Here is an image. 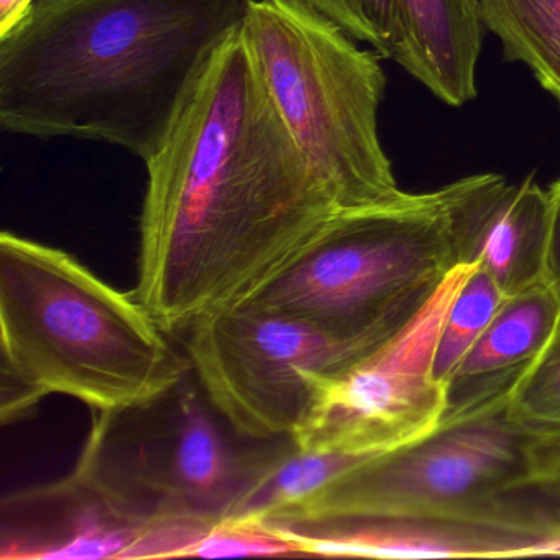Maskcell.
<instances>
[{
  "label": "cell",
  "mask_w": 560,
  "mask_h": 560,
  "mask_svg": "<svg viewBox=\"0 0 560 560\" xmlns=\"http://www.w3.org/2000/svg\"><path fill=\"white\" fill-rule=\"evenodd\" d=\"M145 165L133 296L170 336L245 300L346 212L294 142L241 25Z\"/></svg>",
  "instance_id": "cell-1"
},
{
  "label": "cell",
  "mask_w": 560,
  "mask_h": 560,
  "mask_svg": "<svg viewBox=\"0 0 560 560\" xmlns=\"http://www.w3.org/2000/svg\"><path fill=\"white\" fill-rule=\"evenodd\" d=\"M248 0H35L0 35V127L147 162Z\"/></svg>",
  "instance_id": "cell-2"
},
{
  "label": "cell",
  "mask_w": 560,
  "mask_h": 560,
  "mask_svg": "<svg viewBox=\"0 0 560 560\" xmlns=\"http://www.w3.org/2000/svg\"><path fill=\"white\" fill-rule=\"evenodd\" d=\"M170 337L133 293L110 287L73 255L0 235L4 424L50 395L96 412L153 401L191 372Z\"/></svg>",
  "instance_id": "cell-3"
},
{
  "label": "cell",
  "mask_w": 560,
  "mask_h": 560,
  "mask_svg": "<svg viewBox=\"0 0 560 560\" xmlns=\"http://www.w3.org/2000/svg\"><path fill=\"white\" fill-rule=\"evenodd\" d=\"M504 179L467 176L343 212L238 303L300 317L343 339H388L465 265L468 235Z\"/></svg>",
  "instance_id": "cell-4"
},
{
  "label": "cell",
  "mask_w": 560,
  "mask_h": 560,
  "mask_svg": "<svg viewBox=\"0 0 560 560\" xmlns=\"http://www.w3.org/2000/svg\"><path fill=\"white\" fill-rule=\"evenodd\" d=\"M241 31L294 142L342 211L401 199L378 136V55L303 0H248Z\"/></svg>",
  "instance_id": "cell-5"
},
{
  "label": "cell",
  "mask_w": 560,
  "mask_h": 560,
  "mask_svg": "<svg viewBox=\"0 0 560 560\" xmlns=\"http://www.w3.org/2000/svg\"><path fill=\"white\" fill-rule=\"evenodd\" d=\"M560 428L527 418L511 395L445 412L411 444L369 458L264 524H307L396 511H510L511 491L552 478Z\"/></svg>",
  "instance_id": "cell-6"
},
{
  "label": "cell",
  "mask_w": 560,
  "mask_h": 560,
  "mask_svg": "<svg viewBox=\"0 0 560 560\" xmlns=\"http://www.w3.org/2000/svg\"><path fill=\"white\" fill-rule=\"evenodd\" d=\"M284 439L254 441L238 434L191 370L147 405L96 412L81 457L150 516L215 524Z\"/></svg>",
  "instance_id": "cell-7"
},
{
  "label": "cell",
  "mask_w": 560,
  "mask_h": 560,
  "mask_svg": "<svg viewBox=\"0 0 560 560\" xmlns=\"http://www.w3.org/2000/svg\"><path fill=\"white\" fill-rule=\"evenodd\" d=\"M185 334L186 355L206 395L238 434L254 441L291 438L319 383L389 339H343L250 303L212 311Z\"/></svg>",
  "instance_id": "cell-8"
},
{
  "label": "cell",
  "mask_w": 560,
  "mask_h": 560,
  "mask_svg": "<svg viewBox=\"0 0 560 560\" xmlns=\"http://www.w3.org/2000/svg\"><path fill=\"white\" fill-rule=\"evenodd\" d=\"M470 270L458 265L395 336L323 380L291 439L306 451L380 455L434 431L447 408V389L434 375L435 347Z\"/></svg>",
  "instance_id": "cell-9"
},
{
  "label": "cell",
  "mask_w": 560,
  "mask_h": 560,
  "mask_svg": "<svg viewBox=\"0 0 560 560\" xmlns=\"http://www.w3.org/2000/svg\"><path fill=\"white\" fill-rule=\"evenodd\" d=\"M212 526L143 513L80 457L68 477L4 497L0 559H185Z\"/></svg>",
  "instance_id": "cell-10"
},
{
  "label": "cell",
  "mask_w": 560,
  "mask_h": 560,
  "mask_svg": "<svg viewBox=\"0 0 560 560\" xmlns=\"http://www.w3.org/2000/svg\"><path fill=\"white\" fill-rule=\"evenodd\" d=\"M306 557L523 559L560 557V530L527 506L510 511H396L270 524Z\"/></svg>",
  "instance_id": "cell-11"
},
{
  "label": "cell",
  "mask_w": 560,
  "mask_h": 560,
  "mask_svg": "<svg viewBox=\"0 0 560 560\" xmlns=\"http://www.w3.org/2000/svg\"><path fill=\"white\" fill-rule=\"evenodd\" d=\"M559 319L560 298L547 281L504 298L445 383V412L513 395L517 380L549 342Z\"/></svg>",
  "instance_id": "cell-12"
},
{
  "label": "cell",
  "mask_w": 560,
  "mask_h": 560,
  "mask_svg": "<svg viewBox=\"0 0 560 560\" xmlns=\"http://www.w3.org/2000/svg\"><path fill=\"white\" fill-rule=\"evenodd\" d=\"M408 37V73L439 101L460 107L477 96L483 40L478 0H398Z\"/></svg>",
  "instance_id": "cell-13"
},
{
  "label": "cell",
  "mask_w": 560,
  "mask_h": 560,
  "mask_svg": "<svg viewBox=\"0 0 560 560\" xmlns=\"http://www.w3.org/2000/svg\"><path fill=\"white\" fill-rule=\"evenodd\" d=\"M550 196L534 176L511 185L487 212L471 244L468 265L487 271L504 296L546 281Z\"/></svg>",
  "instance_id": "cell-14"
},
{
  "label": "cell",
  "mask_w": 560,
  "mask_h": 560,
  "mask_svg": "<svg viewBox=\"0 0 560 560\" xmlns=\"http://www.w3.org/2000/svg\"><path fill=\"white\" fill-rule=\"evenodd\" d=\"M372 457L376 455L306 451L287 438L222 521L270 523L334 478Z\"/></svg>",
  "instance_id": "cell-15"
},
{
  "label": "cell",
  "mask_w": 560,
  "mask_h": 560,
  "mask_svg": "<svg viewBox=\"0 0 560 560\" xmlns=\"http://www.w3.org/2000/svg\"><path fill=\"white\" fill-rule=\"evenodd\" d=\"M485 28L508 61L526 65L560 104V0H478Z\"/></svg>",
  "instance_id": "cell-16"
},
{
  "label": "cell",
  "mask_w": 560,
  "mask_h": 560,
  "mask_svg": "<svg viewBox=\"0 0 560 560\" xmlns=\"http://www.w3.org/2000/svg\"><path fill=\"white\" fill-rule=\"evenodd\" d=\"M504 298L493 278L478 265H471L439 334L434 359V375L439 382L447 383L458 363L480 339Z\"/></svg>",
  "instance_id": "cell-17"
},
{
  "label": "cell",
  "mask_w": 560,
  "mask_h": 560,
  "mask_svg": "<svg viewBox=\"0 0 560 560\" xmlns=\"http://www.w3.org/2000/svg\"><path fill=\"white\" fill-rule=\"evenodd\" d=\"M353 40L408 70L409 48L398 0H303Z\"/></svg>",
  "instance_id": "cell-18"
},
{
  "label": "cell",
  "mask_w": 560,
  "mask_h": 560,
  "mask_svg": "<svg viewBox=\"0 0 560 560\" xmlns=\"http://www.w3.org/2000/svg\"><path fill=\"white\" fill-rule=\"evenodd\" d=\"M191 557H306V553L270 524L219 521L199 540Z\"/></svg>",
  "instance_id": "cell-19"
},
{
  "label": "cell",
  "mask_w": 560,
  "mask_h": 560,
  "mask_svg": "<svg viewBox=\"0 0 560 560\" xmlns=\"http://www.w3.org/2000/svg\"><path fill=\"white\" fill-rule=\"evenodd\" d=\"M511 401L527 418L560 428V319L549 342L517 380Z\"/></svg>",
  "instance_id": "cell-20"
},
{
  "label": "cell",
  "mask_w": 560,
  "mask_h": 560,
  "mask_svg": "<svg viewBox=\"0 0 560 560\" xmlns=\"http://www.w3.org/2000/svg\"><path fill=\"white\" fill-rule=\"evenodd\" d=\"M524 497L550 526L560 529V481L547 478L523 488Z\"/></svg>",
  "instance_id": "cell-21"
},
{
  "label": "cell",
  "mask_w": 560,
  "mask_h": 560,
  "mask_svg": "<svg viewBox=\"0 0 560 560\" xmlns=\"http://www.w3.org/2000/svg\"><path fill=\"white\" fill-rule=\"evenodd\" d=\"M550 238L546 281L560 298V179L550 185Z\"/></svg>",
  "instance_id": "cell-22"
},
{
  "label": "cell",
  "mask_w": 560,
  "mask_h": 560,
  "mask_svg": "<svg viewBox=\"0 0 560 560\" xmlns=\"http://www.w3.org/2000/svg\"><path fill=\"white\" fill-rule=\"evenodd\" d=\"M35 0H0V35L8 34L34 5Z\"/></svg>",
  "instance_id": "cell-23"
},
{
  "label": "cell",
  "mask_w": 560,
  "mask_h": 560,
  "mask_svg": "<svg viewBox=\"0 0 560 560\" xmlns=\"http://www.w3.org/2000/svg\"><path fill=\"white\" fill-rule=\"evenodd\" d=\"M552 480L560 481V465L559 468H557L556 474H553Z\"/></svg>",
  "instance_id": "cell-24"
}]
</instances>
